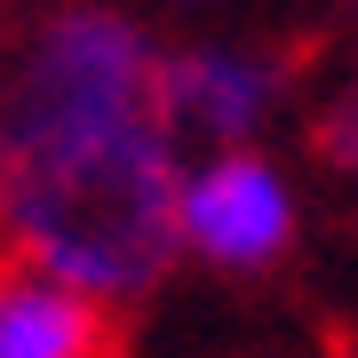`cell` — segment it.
I'll return each instance as SVG.
<instances>
[{
    "mask_svg": "<svg viewBox=\"0 0 358 358\" xmlns=\"http://www.w3.org/2000/svg\"><path fill=\"white\" fill-rule=\"evenodd\" d=\"M0 247L103 303L183 247L176 120L128 16L64 8L24 40L0 88Z\"/></svg>",
    "mask_w": 358,
    "mask_h": 358,
    "instance_id": "obj_1",
    "label": "cell"
},
{
    "mask_svg": "<svg viewBox=\"0 0 358 358\" xmlns=\"http://www.w3.org/2000/svg\"><path fill=\"white\" fill-rule=\"evenodd\" d=\"M294 231V199H287V176L255 152H223L183 176V247L223 271H263L279 263Z\"/></svg>",
    "mask_w": 358,
    "mask_h": 358,
    "instance_id": "obj_2",
    "label": "cell"
},
{
    "mask_svg": "<svg viewBox=\"0 0 358 358\" xmlns=\"http://www.w3.org/2000/svg\"><path fill=\"white\" fill-rule=\"evenodd\" d=\"M103 294L40 263L0 271V358H103Z\"/></svg>",
    "mask_w": 358,
    "mask_h": 358,
    "instance_id": "obj_3",
    "label": "cell"
},
{
    "mask_svg": "<svg viewBox=\"0 0 358 358\" xmlns=\"http://www.w3.org/2000/svg\"><path fill=\"white\" fill-rule=\"evenodd\" d=\"M271 88H279V72L255 64V56H239V48H192V56H167V64H159L167 120H176V128L231 136V143L263 120Z\"/></svg>",
    "mask_w": 358,
    "mask_h": 358,
    "instance_id": "obj_4",
    "label": "cell"
},
{
    "mask_svg": "<svg viewBox=\"0 0 358 358\" xmlns=\"http://www.w3.org/2000/svg\"><path fill=\"white\" fill-rule=\"evenodd\" d=\"M319 152L343 167V176H358V72H350V88L334 96V112H327V128H319Z\"/></svg>",
    "mask_w": 358,
    "mask_h": 358,
    "instance_id": "obj_5",
    "label": "cell"
}]
</instances>
